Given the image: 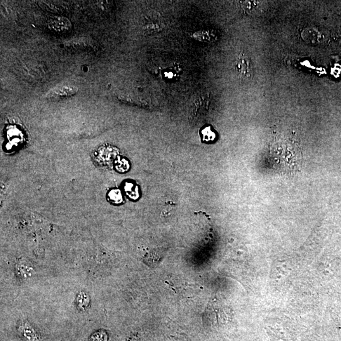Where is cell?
I'll return each mask as SVG.
<instances>
[{
  "mask_svg": "<svg viewBox=\"0 0 341 341\" xmlns=\"http://www.w3.org/2000/svg\"><path fill=\"white\" fill-rule=\"evenodd\" d=\"M234 69L239 78L242 79H250L253 76V66L250 59L244 53H240L237 56L234 63Z\"/></svg>",
  "mask_w": 341,
  "mask_h": 341,
  "instance_id": "6da1fadb",
  "label": "cell"
},
{
  "mask_svg": "<svg viewBox=\"0 0 341 341\" xmlns=\"http://www.w3.org/2000/svg\"><path fill=\"white\" fill-rule=\"evenodd\" d=\"M48 27L53 31L64 32L70 29L72 24L67 18L55 17L49 20Z\"/></svg>",
  "mask_w": 341,
  "mask_h": 341,
  "instance_id": "7a4b0ae2",
  "label": "cell"
},
{
  "mask_svg": "<svg viewBox=\"0 0 341 341\" xmlns=\"http://www.w3.org/2000/svg\"><path fill=\"white\" fill-rule=\"evenodd\" d=\"M76 93V89L70 86H63L62 88H58L53 90L51 95L55 98L66 97L70 96Z\"/></svg>",
  "mask_w": 341,
  "mask_h": 341,
  "instance_id": "3957f363",
  "label": "cell"
},
{
  "mask_svg": "<svg viewBox=\"0 0 341 341\" xmlns=\"http://www.w3.org/2000/svg\"><path fill=\"white\" fill-rule=\"evenodd\" d=\"M193 37L200 41L212 42L215 41L216 36L215 33L212 32L210 30H204V31L194 33Z\"/></svg>",
  "mask_w": 341,
  "mask_h": 341,
  "instance_id": "277c9868",
  "label": "cell"
},
{
  "mask_svg": "<svg viewBox=\"0 0 341 341\" xmlns=\"http://www.w3.org/2000/svg\"><path fill=\"white\" fill-rule=\"evenodd\" d=\"M202 135L203 136V140L206 142H211L215 140L216 133L213 130L211 126H206L202 130Z\"/></svg>",
  "mask_w": 341,
  "mask_h": 341,
  "instance_id": "5b68a950",
  "label": "cell"
},
{
  "mask_svg": "<svg viewBox=\"0 0 341 341\" xmlns=\"http://www.w3.org/2000/svg\"><path fill=\"white\" fill-rule=\"evenodd\" d=\"M124 190L126 194L132 199H136L138 197V188L132 183H126L124 186Z\"/></svg>",
  "mask_w": 341,
  "mask_h": 341,
  "instance_id": "8992f818",
  "label": "cell"
},
{
  "mask_svg": "<svg viewBox=\"0 0 341 341\" xmlns=\"http://www.w3.org/2000/svg\"><path fill=\"white\" fill-rule=\"evenodd\" d=\"M111 202L114 204L121 203L123 199L120 191L119 190H113L108 195Z\"/></svg>",
  "mask_w": 341,
  "mask_h": 341,
  "instance_id": "52a82bcc",
  "label": "cell"
},
{
  "mask_svg": "<svg viewBox=\"0 0 341 341\" xmlns=\"http://www.w3.org/2000/svg\"><path fill=\"white\" fill-rule=\"evenodd\" d=\"M123 165H128V162L124 161V159H122L121 161L117 162L116 165L117 170L122 171V172L126 171V169H128V166Z\"/></svg>",
  "mask_w": 341,
  "mask_h": 341,
  "instance_id": "ba28073f",
  "label": "cell"
}]
</instances>
